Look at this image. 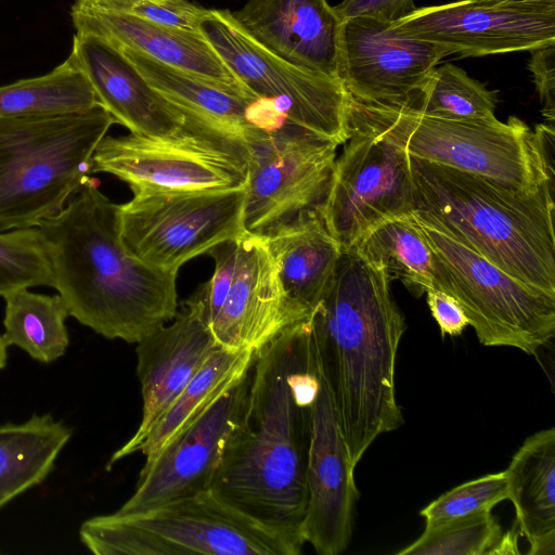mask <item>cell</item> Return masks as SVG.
Wrapping results in <instances>:
<instances>
[{
  "label": "cell",
  "instance_id": "cell-1",
  "mask_svg": "<svg viewBox=\"0 0 555 555\" xmlns=\"http://www.w3.org/2000/svg\"><path fill=\"white\" fill-rule=\"evenodd\" d=\"M310 319L256 352L244 418L210 488L244 514L302 541L318 385Z\"/></svg>",
  "mask_w": 555,
  "mask_h": 555
},
{
  "label": "cell",
  "instance_id": "cell-2",
  "mask_svg": "<svg viewBox=\"0 0 555 555\" xmlns=\"http://www.w3.org/2000/svg\"><path fill=\"white\" fill-rule=\"evenodd\" d=\"M37 228L53 287L80 324L105 338L138 344L177 314L178 273L128 251L120 237L119 205L93 179Z\"/></svg>",
  "mask_w": 555,
  "mask_h": 555
},
{
  "label": "cell",
  "instance_id": "cell-3",
  "mask_svg": "<svg viewBox=\"0 0 555 555\" xmlns=\"http://www.w3.org/2000/svg\"><path fill=\"white\" fill-rule=\"evenodd\" d=\"M310 328L356 468L379 435L403 423L395 367L405 322L385 271L353 249L343 251Z\"/></svg>",
  "mask_w": 555,
  "mask_h": 555
},
{
  "label": "cell",
  "instance_id": "cell-4",
  "mask_svg": "<svg viewBox=\"0 0 555 555\" xmlns=\"http://www.w3.org/2000/svg\"><path fill=\"white\" fill-rule=\"evenodd\" d=\"M409 163L414 211L514 279L555 296L552 181L525 192L412 156Z\"/></svg>",
  "mask_w": 555,
  "mask_h": 555
},
{
  "label": "cell",
  "instance_id": "cell-5",
  "mask_svg": "<svg viewBox=\"0 0 555 555\" xmlns=\"http://www.w3.org/2000/svg\"><path fill=\"white\" fill-rule=\"evenodd\" d=\"M114 118L101 106L0 117V231L37 228L90 179L95 149Z\"/></svg>",
  "mask_w": 555,
  "mask_h": 555
},
{
  "label": "cell",
  "instance_id": "cell-6",
  "mask_svg": "<svg viewBox=\"0 0 555 555\" xmlns=\"http://www.w3.org/2000/svg\"><path fill=\"white\" fill-rule=\"evenodd\" d=\"M351 98V96H350ZM349 119L384 135L410 156L533 192L552 181L546 141L554 127L535 131L517 117L506 122L429 117L403 105H374L351 98Z\"/></svg>",
  "mask_w": 555,
  "mask_h": 555
},
{
  "label": "cell",
  "instance_id": "cell-7",
  "mask_svg": "<svg viewBox=\"0 0 555 555\" xmlns=\"http://www.w3.org/2000/svg\"><path fill=\"white\" fill-rule=\"evenodd\" d=\"M79 537L96 555H298L305 544L211 490L145 512L92 517Z\"/></svg>",
  "mask_w": 555,
  "mask_h": 555
},
{
  "label": "cell",
  "instance_id": "cell-8",
  "mask_svg": "<svg viewBox=\"0 0 555 555\" xmlns=\"http://www.w3.org/2000/svg\"><path fill=\"white\" fill-rule=\"evenodd\" d=\"M410 217L431 250L435 287L459 301L481 345L535 354L554 337V295L514 279L418 212Z\"/></svg>",
  "mask_w": 555,
  "mask_h": 555
},
{
  "label": "cell",
  "instance_id": "cell-9",
  "mask_svg": "<svg viewBox=\"0 0 555 555\" xmlns=\"http://www.w3.org/2000/svg\"><path fill=\"white\" fill-rule=\"evenodd\" d=\"M188 117V127L172 137L105 135L92 156L91 173L115 176L132 192L245 188L247 150L203 121Z\"/></svg>",
  "mask_w": 555,
  "mask_h": 555
},
{
  "label": "cell",
  "instance_id": "cell-10",
  "mask_svg": "<svg viewBox=\"0 0 555 555\" xmlns=\"http://www.w3.org/2000/svg\"><path fill=\"white\" fill-rule=\"evenodd\" d=\"M199 31L235 78L292 124L344 144L351 98L340 79L300 69L251 39L228 10H207Z\"/></svg>",
  "mask_w": 555,
  "mask_h": 555
},
{
  "label": "cell",
  "instance_id": "cell-11",
  "mask_svg": "<svg viewBox=\"0 0 555 555\" xmlns=\"http://www.w3.org/2000/svg\"><path fill=\"white\" fill-rule=\"evenodd\" d=\"M132 193L119 205L120 237L132 256L151 267L178 273L192 258L246 233L245 188Z\"/></svg>",
  "mask_w": 555,
  "mask_h": 555
},
{
  "label": "cell",
  "instance_id": "cell-12",
  "mask_svg": "<svg viewBox=\"0 0 555 555\" xmlns=\"http://www.w3.org/2000/svg\"><path fill=\"white\" fill-rule=\"evenodd\" d=\"M349 138L318 207L341 251L380 223L415 210L409 154L361 124L349 119Z\"/></svg>",
  "mask_w": 555,
  "mask_h": 555
},
{
  "label": "cell",
  "instance_id": "cell-13",
  "mask_svg": "<svg viewBox=\"0 0 555 555\" xmlns=\"http://www.w3.org/2000/svg\"><path fill=\"white\" fill-rule=\"evenodd\" d=\"M338 145L289 121L249 149L243 225L267 236L322 203Z\"/></svg>",
  "mask_w": 555,
  "mask_h": 555
},
{
  "label": "cell",
  "instance_id": "cell-14",
  "mask_svg": "<svg viewBox=\"0 0 555 555\" xmlns=\"http://www.w3.org/2000/svg\"><path fill=\"white\" fill-rule=\"evenodd\" d=\"M250 370L145 460L134 492L116 512H145L210 490L244 418Z\"/></svg>",
  "mask_w": 555,
  "mask_h": 555
},
{
  "label": "cell",
  "instance_id": "cell-15",
  "mask_svg": "<svg viewBox=\"0 0 555 555\" xmlns=\"http://www.w3.org/2000/svg\"><path fill=\"white\" fill-rule=\"evenodd\" d=\"M313 345L318 385L310 405L307 506L301 534L318 554L337 555L350 542L359 491L332 387L314 339Z\"/></svg>",
  "mask_w": 555,
  "mask_h": 555
},
{
  "label": "cell",
  "instance_id": "cell-16",
  "mask_svg": "<svg viewBox=\"0 0 555 555\" xmlns=\"http://www.w3.org/2000/svg\"><path fill=\"white\" fill-rule=\"evenodd\" d=\"M449 51L414 38L393 22L356 16L343 22L339 79L357 102L406 105Z\"/></svg>",
  "mask_w": 555,
  "mask_h": 555
},
{
  "label": "cell",
  "instance_id": "cell-17",
  "mask_svg": "<svg viewBox=\"0 0 555 555\" xmlns=\"http://www.w3.org/2000/svg\"><path fill=\"white\" fill-rule=\"evenodd\" d=\"M311 315L285 293L263 237L242 235L232 285L209 325L217 345L257 352Z\"/></svg>",
  "mask_w": 555,
  "mask_h": 555
},
{
  "label": "cell",
  "instance_id": "cell-18",
  "mask_svg": "<svg viewBox=\"0 0 555 555\" xmlns=\"http://www.w3.org/2000/svg\"><path fill=\"white\" fill-rule=\"evenodd\" d=\"M393 25L462 56L531 51L555 43V17L482 5L476 0L416 8Z\"/></svg>",
  "mask_w": 555,
  "mask_h": 555
},
{
  "label": "cell",
  "instance_id": "cell-19",
  "mask_svg": "<svg viewBox=\"0 0 555 555\" xmlns=\"http://www.w3.org/2000/svg\"><path fill=\"white\" fill-rule=\"evenodd\" d=\"M168 323L137 344L142 416L137 431L111 456L106 469L137 447L219 346L197 309L182 304Z\"/></svg>",
  "mask_w": 555,
  "mask_h": 555
},
{
  "label": "cell",
  "instance_id": "cell-20",
  "mask_svg": "<svg viewBox=\"0 0 555 555\" xmlns=\"http://www.w3.org/2000/svg\"><path fill=\"white\" fill-rule=\"evenodd\" d=\"M68 59L87 78L99 104L130 133L167 138L181 133L190 124V118L152 87L111 40L76 33Z\"/></svg>",
  "mask_w": 555,
  "mask_h": 555
},
{
  "label": "cell",
  "instance_id": "cell-21",
  "mask_svg": "<svg viewBox=\"0 0 555 555\" xmlns=\"http://www.w3.org/2000/svg\"><path fill=\"white\" fill-rule=\"evenodd\" d=\"M120 48L150 85L175 106L235 140L247 153L264 133L288 121L271 102L246 88L209 80Z\"/></svg>",
  "mask_w": 555,
  "mask_h": 555
},
{
  "label": "cell",
  "instance_id": "cell-22",
  "mask_svg": "<svg viewBox=\"0 0 555 555\" xmlns=\"http://www.w3.org/2000/svg\"><path fill=\"white\" fill-rule=\"evenodd\" d=\"M233 17L261 47L307 72L339 79L343 21L327 0H248Z\"/></svg>",
  "mask_w": 555,
  "mask_h": 555
},
{
  "label": "cell",
  "instance_id": "cell-23",
  "mask_svg": "<svg viewBox=\"0 0 555 555\" xmlns=\"http://www.w3.org/2000/svg\"><path fill=\"white\" fill-rule=\"evenodd\" d=\"M70 17L76 33L98 35L168 66L228 86L246 88L201 33L77 2L72 5Z\"/></svg>",
  "mask_w": 555,
  "mask_h": 555
},
{
  "label": "cell",
  "instance_id": "cell-24",
  "mask_svg": "<svg viewBox=\"0 0 555 555\" xmlns=\"http://www.w3.org/2000/svg\"><path fill=\"white\" fill-rule=\"evenodd\" d=\"M261 237L285 293L312 314L333 284L343 253L319 209L307 210L293 222Z\"/></svg>",
  "mask_w": 555,
  "mask_h": 555
},
{
  "label": "cell",
  "instance_id": "cell-25",
  "mask_svg": "<svg viewBox=\"0 0 555 555\" xmlns=\"http://www.w3.org/2000/svg\"><path fill=\"white\" fill-rule=\"evenodd\" d=\"M507 499L530 555L555 554V428L528 437L504 472Z\"/></svg>",
  "mask_w": 555,
  "mask_h": 555
},
{
  "label": "cell",
  "instance_id": "cell-26",
  "mask_svg": "<svg viewBox=\"0 0 555 555\" xmlns=\"http://www.w3.org/2000/svg\"><path fill=\"white\" fill-rule=\"evenodd\" d=\"M70 437L49 414L0 425V508L46 479Z\"/></svg>",
  "mask_w": 555,
  "mask_h": 555
},
{
  "label": "cell",
  "instance_id": "cell-27",
  "mask_svg": "<svg viewBox=\"0 0 555 555\" xmlns=\"http://www.w3.org/2000/svg\"><path fill=\"white\" fill-rule=\"evenodd\" d=\"M255 351L216 348L169 408L137 447L145 460L158 450L206 406L222 396L251 367Z\"/></svg>",
  "mask_w": 555,
  "mask_h": 555
},
{
  "label": "cell",
  "instance_id": "cell-28",
  "mask_svg": "<svg viewBox=\"0 0 555 555\" xmlns=\"http://www.w3.org/2000/svg\"><path fill=\"white\" fill-rule=\"evenodd\" d=\"M3 298L2 336L8 346H17L42 363L64 354L69 344L65 326L69 314L59 294L50 296L21 288Z\"/></svg>",
  "mask_w": 555,
  "mask_h": 555
},
{
  "label": "cell",
  "instance_id": "cell-29",
  "mask_svg": "<svg viewBox=\"0 0 555 555\" xmlns=\"http://www.w3.org/2000/svg\"><path fill=\"white\" fill-rule=\"evenodd\" d=\"M352 249L417 297L435 287L431 250L410 215L380 223Z\"/></svg>",
  "mask_w": 555,
  "mask_h": 555
},
{
  "label": "cell",
  "instance_id": "cell-30",
  "mask_svg": "<svg viewBox=\"0 0 555 555\" xmlns=\"http://www.w3.org/2000/svg\"><path fill=\"white\" fill-rule=\"evenodd\" d=\"M96 105L90 83L68 57L46 75L0 86V117L77 113Z\"/></svg>",
  "mask_w": 555,
  "mask_h": 555
},
{
  "label": "cell",
  "instance_id": "cell-31",
  "mask_svg": "<svg viewBox=\"0 0 555 555\" xmlns=\"http://www.w3.org/2000/svg\"><path fill=\"white\" fill-rule=\"evenodd\" d=\"M495 94L460 67H434L412 100L403 106L423 115L449 120L496 118Z\"/></svg>",
  "mask_w": 555,
  "mask_h": 555
},
{
  "label": "cell",
  "instance_id": "cell-32",
  "mask_svg": "<svg viewBox=\"0 0 555 555\" xmlns=\"http://www.w3.org/2000/svg\"><path fill=\"white\" fill-rule=\"evenodd\" d=\"M502 528L491 512L457 518L425 528L412 544L398 555H492Z\"/></svg>",
  "mask_w": 555,
  "mask_h": 555
},
{
  "label": "cell",
  "instance_id": "cell-33",
  "mask_svg": "<svg viewBox=\"0 0 555 555\" xmlns=\"http://www.w3.org/2000/svg\"><path fill=\"white\" fill-rule=\"evenodd\" d=\"M34 286H54L39 229L0 231V296Z\"/></svg>",
  "mask_w": 555,
  "mask_h": 555
},
{
  "label": "cell",
  "instance_id": "cell-34",
  "mask_svg": "<svg viewBox=\"0 0 555 555\" xmlns=\"http://www.w3.org/2000/svg\"><path fill=\"white\" fill-rule=\"evenodd\" d=\"M506 499V477L501 472L451 489L423 508L420 515L425 518V528H434L457 518L491 512Z\"/></svg>",
  "mask_w": 555,
  "mask_h": 555
},
{
  "label": "cell",
  "instance_id": "cell-35",
  "mask_svg": "<svg viewBox=\"0 0 555 555\" xmlns=\"http://www.w3.org/2000/svg\"><path fill=\"white\" fill-rule=\"evenodd\" d=\"M75 2L194 33H201L199 23L207 13V9L189 0H75Z\"/></svg>",
  "mask_w": 555,
  "mask_h": 555
},
{
  "label": "cell",
  "instance_id": "cell-36",
  "mask_svg": "<svg viewBox=\"0 0 555 555\" xmlns=\"http://www.w3.org/2000/svg\"><path fill=\"white\" fill-rule=\"evenodd\" d=\"M238 238L221 242L207 251L215 261L214 273L183 301L195 307L208 325L222 307L232 285L237 262Z\"/></svg>",
  "mask_w": 555,
  "mask_h": 555
},
{
  "label": "cell",
  "instance_id": "cell-37",
  "mask_svg": "<svg viewBox=\"0 0 555 555\" xmlns=\"http://www.w3.org/2000/svg\"><path fill=\"white\" fill-rule=\"evenodd\" d=\"M529 68L542 104V114L554 127L555 117V43L531 50Z\"/></svg>",
  "mask_w": 555,
  "mask_h": 555
},
{
  "label": "cell",
  "instance_id": "cell-38",
  "mask_svg": "<svg viewBox=\"0 0 555 555\" xmlns=\"http://www.w3.org/2000/svg\"><path fill=\"white\" fill-rule=\"evenodd\" d=\"M334 8L343 22L361 15L396 22L416 9L412 0H344Z\"/></svg>",
  "mask_w": 555,
  "mask_h": 555
},
{
  "label": "cell",
  "instance_id": "cell-39",
  "mask_svg": "<svg viewBox=\"0 0 555 555\" xmlns=\"http://www.w3.org/2000/svg\"><path fill=\"white\" fill-rule=\"evenodd\" d=\"M427 305L433 318L436 320L441 336H457L469 325L459 301L439 288H429L426 291Z\"/></svg>",
  "mask_w": 555,
  "mask_h": 555
},
{
  "label": "cell",
  "instance_id": "cell-40",
  "mask_svg": "<svg viewBox=\"0 0 555 555\" xmlns=\"http://www.w3.org/2000/svg\"><path fill=\"white\" fill-rule=\"evenodd\" d=\"M488 7L501 8L509 11L555 17V0H476Z\"/></svg>",
  "mask_w": 555,
  "mask_h": 555
},
{
  "label": "cell",
  "instance_id": "cell-41",
  "mask_svg": "<svg viewBox=\"0 0 555 555\" xmlns=\"http://www.w3.org/2000/svg\"><path fill=\"white\" fill-rule=\"evenodd\" d=\"M519 531L517 525H514V528L505 533H502L496 546L494 547L492 555H503V554H519L518 550V537Z\"/></svg>",
  "mask_w": 555,
  "mask_h": 555
},
{
  "label": "cell",
  "instance_id": "cell-42",
  "mask_svg": "<svg viewBox=\"0 0 555 555\" xmlns=\"http://www.w3.org/2000/svg\"><path fill=\"white\" fill-rule=\"evenodd\" d=\"M8 345L3 339V336H0V370H2L7 364V352Z\"/></svg>",
  "mask_w": 555,
  "mask_h": 555
}]
</instances>
